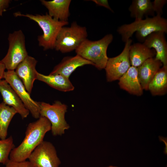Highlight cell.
<instances>
[{
  "label": "cell",
  "instance_id": "1",
  "mask_svg": "<svg viewBox=\"0 0 167 167\" xmlns=\"http://www.w3.org/2000/svg\"><path fill=\"white\" fill-rule=\"evenodd\" d=\"M51 124L45 117L40 116L38 119L30 123L21 143L11 151L9 159L21 162L26 161L34 149L44 140L47 132L51 131Z\"/></svg>",
  "mask_w": 167,
  "mask_h": 167
},
{
  "label": "cell",
  "instance_id": "2",
  "mask_svg": "<svg viewBox=\"0 0 167 167\" xmlns=\"http://www.w3.org/2000/svg\"><path fill=\"white\" fill-rule=\"evenodd\" d=\"M117 32L122 36V41L126 42L133 33L139 41L143 42L146 38L152 33L157 32H167V20L156 15L152 17L135 21L130 24H124L119 27Z\"/></svg>",
  "mask_w": 167,
  "mask_h": 167
},
{
  "label": "cell",
  "instance_id": "3",
  "mask_svg": "<svg viewBox=\"0 0 167 167\" xmlns=\"http://www.w3.org/2000/svg\"><path fill=\"white\" fill-rule=\"evenodd\" d=\"M13 14L16 17H27L37 24L43 32L42 35L38 36V45L45 50L54 49L56 38L60 31L62 27L68 24V21L56 20L47 13L45 15H34L23 14L18 11Z\"/></svg>",
  "mask_w": 167,
  "mask_h": 167
},
{
  "label": "cell",
  "instance_id": "4",
  "mask_svg": "<svg viewBox=\"0 0 167 167\" xmlns=\"http://www.w3.org/2000/svg\"><path fill=\"white\" fill-rule=\"evenodd\" d=\"M113 39L111 34H108L97 41L86 39L75 50V52L76 54L91 62L98 70L105 69L109 59L107 54V48Z\"/></svg>",
  "mask_w": 167,
  "mask_h": 167
},
{
  "label": "cell",
  "instance_id": "5",
  "mask_svg": "<svg viewBox=\"0 0 167 167\" xmlns=\"http://www.w3.org/2000/svg\"><path fill=\"white\" fill-rule=\"evenodd\" d=\"M87 36L86 28L73 22L70 27L62 28L56 38L54 49L63 53L70 52L75 50Z\"/></svg>",
  "mask_w": 167,
  "mask_h": 167
},
{
  "label": "cell",
  "instance_id": "6",
  "mask_svg": "<svg viewBox=\"0 0 167 167\" xmlns=\"http://www.w3.org/2000/svg\"><path fill=\"white\" fill-rule=\"evenodd\" d=\"M67 106L59 101H56L52 104L40 102V116L45 117L51 124V130L53 136L61 135L70 128L65 119Z\"/></svg>",
  "mask_w": 167,
  "mask_h": 167
},
{
  "label": "cell",
  "instance_id": "7",
  "mask_svg": "<svg viewBox=\"0 0 167 167\" xmlns=\"http://www.w3.org/2000/svg\"><path fill=\"white\" fill-rule=\"evenodd\" d=\"M8 49L1 61L7 71H15L17 66L28 55L25 45V37L21 30L9 34Z\"/></svg>",
  "mask_w": 167,
  "mask_h": 167
},
{
  "label": "cell",
  "instance_id": "8",
  "mask_svg": "<svg viewBox=\"0 0 167 167\" xmlns=\"http://www.w3.org/2000/svg\"><path fill=\"white\" fill-rule=\"evenodd\" d=\"M28 159L33 167H59L61 164L55 147L46 141L34 149Z\"/></svg>",
  "mask_w": 167,
  "mask_h": 167
},
{
  "label": "cell",
  "instance_id": "9",
  "mask_svg": "<svg viewBox=\"0 0 167 167\" xmlns=\"http://www.w3.org/2000/svg\"><path fill=\"white\" fill-rule=\"evenodd\" d=\"M3 79L11 86L17 93L25 107L32 116L36 119L40 117V103L33 100L26 90L22 81L15 71H7L4 73Z\"/></svg>",
  "mask_w": 167,
  "mask_h": 167
},
{
  "label": "cell",
  "instance_id": "10",
  "mask_svg": "<svg viewBox=\"0 0 167 167\" xmlns=\"http://www.w3.org/2000/svg\"><path fill=\"white\" fill-rule=\"evenodd\" d=\"M132 42V40L129 39L125 42L124 48L120 54L114 57L109 58L105 68L108 82L119 80L131 66L129 51Z\"/></svg>",
  "mask_w": 167,
  "mask_h": 167
},
{
  "label": "cell",
  "instance_id": "11",
  "mask_svg": "<svg viewBox=\"0 0 167 167\" xmlns=\"http://www.w3.org/2000/svg\"><path fill=\"white\" fill-rule=\"evenodd\" d=\"M37 60L28 55L16 67L15 72L22 81L26 90L30 95L38 72L36 69Z\"/></svg>",
  "mask_w": 167,
  "mask_h": 167
},
{
  "label": "cell",
  "instance_id": "12",
  "mask_svg": "<svg viewBox=\"0 0 167 167\" xmlns=\"http://www.w3.org/2000/svg\"><path fill=\"white\" fill-rule=\"evenodd\" d=\"M0 93L5 104L13 108L22 119L26 118L30 113L17 93L5 80H0Z\"/></svg>",
  "mask_w": 167,
  "mask_h": 167
},
{
  "label": "cell",
  "instance_id": "13",
  "mask_svg": "<svg viewBox=\"0 0 167 167\" xmlns=\"http://www.w3.org/2000/svg\"><path fill=\"white\" fill-rule=\"evenodd\" d=\"M164 33L153 32L146 38L143 44L149 49L153 48L156 52L155 58L161 62L163 66H167V43Z\"/></svg>",
  "mask_w": 167,
  "mask_h": 167
},
{
  "label": "cell",
  "instance_id": "14",
  "mask_svg": "<svg viewBox=\"0 0 167 167\" xmlns=\"http://www.w3.org/2000/svg\"><path fill=\"white\" fill-rule=\"evenodd\" d=\"M87 65L93 66L91 62L77 54L66 57L54 67L49 74H59L69 78L77 68Z\"/></svg>",
  "mask_w": 167,
  "mask_h": 167
},
{
  "label": "cell",
  "instance_id": "15",
  "mask_svg": "<svg viewBox=\"0 0 167 167\" xmlns=\"http://www.w3.org/2000/svg\"><path fill=\"white\" fill-rule=\"evenodd\" d=\"M162 64L155 58H149L137 67L138 77L143 89L148 90L149 85Z\"/></svg>",
  "mask_w": 167,
  "mask_h": 167
},
{
  "label": "cell",
  "instance_id": "16",
  "mask_svg": "<svg viewBox=\"0 0 167 167\" xmlns=\"http://www.w3.org/2000/svg\"><path fill=\"white\" fill-rule=\"evenodd\" d=\"M119 80L118 84L121 89L137 96L143 94V89L138 77L137 67L131 66Z\"/></svg>",
  "mask_w": 167,
  "mask_h": 167
},
{
  "label": "cell",
  "instance_id": "17",
  "mask_svg": "<svg viewBox=\"0 0 167 167\" xmlns=\"http://www.w3.org/2000/svg\"><path fill=\"white\" fill-rule=\"evenodd\" d=\"M40 1L48 11V14L54 19L61 21H68L70 16L71 0H53Z\"/></svg>",
  "mask_w": 167,
  "mask_h": 167
},
{
  "label": "cell",
  "instance_id": "18",
  "mask_svg": "<svg viewBox=\"0 0 167 167\" xmlns=\"http://www.w3.org/2000/svg\"><path fill=\"white\" fill-rule=\"evenodd\" d=\"M156 55L155 50L148 48L143 43H135L131 45L129 58L131 66L138 67L148 59Z\"/></svg>",
  "mask_w": 167,
  "mask_h": 167
},
{
  "label": "cell",
  "instance_id": "19",
  "mask_svg": "<svg viewBox=\"0 0 167 167\" xmlns=\"http://www.w3.org/2000/svg\"><path fill=\"white\" fill-rule=\"evenodd\" d=\"M37 79L61 91L69 92L73 90L75 88L69 78L59 74L45 75L38 72Z\"/></svg>",
  "mask_w": 167,
  "mask_h": 167
},
{
  "label": "cell",
  "instance_id": "20",
  "mask_svg": "<svg viewBox=\"0 0 167 167\" xmlns=\"http://www.w3.org/2000/svg\"><path fill=\"white\" fill-rule=\"evenodd\" d=\"M131 17L135 20L143 19L148 15L154 16L152 2L150 0H134L129 8Z\"/></svg>",
  "mask_w": 167,
  "mask_h": 167
},
{
  "label": "cell",
  "instance_id": "21",
  "mask_svg": "<svg viewBox=\"0 0 167 167\" xmlns=\"http://www.w3.org/2000/svg\"><path fill=\"white\" fill-rule=\"evenodd\" d=\"M153 96L165 94L167 91V66L160 68L150 82L148 88Z\"/></svg>",
  "mask_w": 167,
  "mask_h": 167
},
{
  "label": "cell",
  "instance_id": "22",
  "mask_svg": "<svg viewBox=\"0 0 167 167\" xmlns=\"http://www.w3.org/2000/svg\"><path fill=\"white\" fill-rule=\"evenodd\" d=\"M12 107L0 103V139L6 138L8 129L13 118L17 113Z\"/></svg>",
  "mask_w": 167,
  "mask_h": 167
},
{
  "label": "cell",
  "instance_id": "23",
  "mask_svg": "<svg viewBox=\"0 0 167 167\" xmlns=\"http://www.w3.org/2000/svg\"><path fill=\"white\" fill-rule=\"evenodd\" d=\"M15 147L12 136L0 139V163L5 165L9 160L11 151Z\"/></svg>",
  "mask_w": 167,
  "mask_h": 167
},
{
  "label": "cell",
  "instance_id": "24",
  "mask_svg": "<svg viewBox=\"0 0 167 167\" xmlns=\"http://www.w3.org/2000/svg\"><path fill=\"white\" fill-rule=\"evenodd\" d=\"M5 167H33L29 161L17 162L10 159L6 164Z\"/></svg>",
  "mask_w": 167,
  "mask_h": 167
},
{
  "label": "cell",
  "instance_id": "25",
  "mask_svg": "<svg viewBox=\"0 0 167 167\" xmlns=\"http://www.w3.org/2000/svg\"><path fill=\"white\" fill-rule=\"evenodd\" d=\"M167 0H155L152 2L153 9L156 15L161 16L163 13L162 9L166 3Z\"/></svg>",
  "mask_w": 167,
  "mask_h": 167
},
{
  "label": "cell",
  "instance_id": "26",
  "mask_svg": "<svg viewBox=\"0 0 167 167\" xmlns=\"http://www.w3.org/2000/svg\"><path fill=\"white\" fill-rule=\"evenodd\" d=\"M11 1L10 0H0V16H2L3 13L6 11Z\"/></svg>",
  "mask_w": 167,
  "mask_h": 167
},
{
  "label": "cell",
  "instance_id": "27",
  "mask_svg": "<svg viewBox=\"0 0 167 167\" xmlns=\"http://www.w3.org/2000/svg\"><path fill=\"white\" fill-rule=\"evenodd\" d=\"M92 1L95 2L96 4L101 6L104 7L110 11L112 12H113L109 5L107 0H92Z\"/></svg>",
  "mask_w": 167,
  "mask_h": 167
},
{
  "label": "cell",
  "instance_id": "28",
  "mask_svg": "<svg viewBox=\"0 0 167 167\" xmlns=\"http://www.w3.org/2000/svg\"><path fill=\"white\" fill-rule=\"evenodd\" d=\"M6 68L4 65L1 60H0V80L3 78Z\"/></svg>",
  "mask_w": 167,
  "mask_h": 167
},
{
  "label": "cell",
  "instance_id": "29",
  "mask_svg": "<svg viewBox=\"0 0 167 167\" xmlns=\"http://www.w3.org/2000/svg\"><path fill=\"white\" fill-rule=\"evenodd\" d=\"M107 167H118L110 165V166H108Z\"/></svg>",
  "mask_w": 167,
  "mask_h": 167
}]
</instances>
